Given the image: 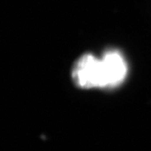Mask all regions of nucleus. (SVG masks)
Wrapping results in <instances>:
<instances>
[{"mask_svg":"<svg viewBox=\"0 0 151 151\" xmlns=\"http://www.w3.org/2000/svg\"><path fill=\"white\" fill-rule=\"evenodd\" d=\"M72 78L75 83L83 89L105 88L101 60L92 54H84L76 62Z\"/></svg>","mask_w":151,"mask_h":151,"instance_id":"1","label":"nucleus"},{"mask_svg":"<svg viewBox=\"0 0 151 151\" xmlns=\"http://www.w3.org/2000/svg\"><path fill=\"white\" fill-rule=\"evenodd\" d=\"M105 88H116L123 82L127 75L128 66L124 56L117 50H109L101 59Z\"/></svg>","mask_w":151,"mask_h":151,"instance_id":"2","label":"nucleus"}]
</instances>
